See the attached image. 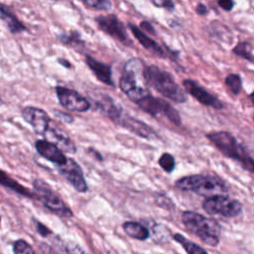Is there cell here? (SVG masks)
Masks as SVG:
<instances>
[{
    "label": "cell",
    "mask_w": 254,
    "mask_h": 254,
    "mask_svg": "<svg viewBox=\"0 0 254 254\" xmlns=\"http://www.w3.org/2000/svg\"><path fill=\"white\" fill-rule=\"evenodd\" d=\"M145 67L140 59H131L125 64L119 79L120 89L135 103L150 94L144 76Z\"/></svg>",
    "instance_id": "1"
},
{
    "label": "cell",
    "mask_w": 254,
    "mask_h": 254,
    "mask_svg": "<svg viewBox=\"0 0 254 254\" xmlns=\"http://www.w3.org/2000/svg\"><path fill=\"white\" fill-rule=\"evenodd\" d=\"M145 80L148 86L153 87L168 99L177 103H185L188 100L186 91L176 82L168 71L157 65H148L144 71Z\"/></svg>",
    "instance_id": "2"
},
{
    "label": "cell",
    "mask_w": 254,
    "mask_h": 254,
    "mask_svg": "<svg viewBox=\"0 0 254 254\" xmlns=\"http://www.w3.org/2000/svg\"><path fill=\"white\" fill-rule=\"evenodd\" d=\"M176 187L185 191H192L198 195L210 197L228 191L226 183L216 175L196 174L183 177L176 182Z\"/></svg>",
    "instance_id": "3"
},
{
    "label": "cell",
    "mask_w": 254,
    "mask_h": 254,
    "mask_svg": "<svg viewBox=\"0 0 254 254\" xmlns=\"http://www.w3.org/2000/svg\"><path fill=\"white\" fill-rule=\"evenodd\" d=\"M206 138L227 158L238 162L243 169L253 173V159L236 138L229 132L217 131L206 134Z\"/></svg>",
    "instance_id": "4"
},
{
    "label": "cell",
    "mask_w": 254,
    "mask_h": 254,
    "mask_svg": "<svg viewBox=\"0 0 254 254\" xmlns=\"http://www.w3.org/2000/svg\"><path fill=\"white\" fill-rule=\"evenodd\" d=\"M182 221L190 232L195 234L205 244L209 246H216L218 244L221 227L215 219L187 210L182 213Z\"/></svg>",
    "instance_id": "5"
},
{
    "label": "cell",
    "mask_w": 254,
    "mask_h": 254,
    "mask_svg": "<svg viewBox=\"0 0 254 254\" xmlns=\"http://www.w3.org/2000/svg\"><path fill=\"white\" fill-rule=\"evenodd\" d=\"M33 188L34 196H36L48 209L62 216H72V211L45 181L40 179L35 180L33 182Z\"/></svg>",
    "instance_id": "6"
},
{
    "label": "cell",
    "mask_w": 254,
    "mask_h": 254,
    "mask_svg": "<svg viewBox=\"0 0 254 254\" xmlns=\"http://www.w3.org/2000/svg\"><path fill=\"white\" fill-rule=\"evenodd\" d=\"M136 104L143 111L153 117H158L159 115H162L165 116L174 125L180 126L182 124V119L179 111L166 100L154 97L151 93L137 101Z\"/></svg>",
    "instance_id": "7"
},
{
    "label": "cell",
    "mask_w": 254,
    "mask_h": 254,
    "mask_svg": "<svg viewBox=\"0 0 254 254\" xmlns=\"http://www.w3.org/2000/svg\"><path fill=\"white\" fill-rule=\"evenodd\" d=\"M202 208L209 214L234 217L240 214L242 204L237 199L231 198L225 194H217L206 197L202 202Z\"/></svg>",
    "instance_id": "8"
},
{
    "label": "cell",
    "mask_w": 254,
    "mask_h": 254,
    "mask_svg": "<svg viewBox=\"0 0 254 254\" xmlns=\"http://www.w3.org/2000/svg\"><path fill=\"white\" fill-rule=\"evenodd\" d=\"M95 21L105 34L112 37L125 46H132V40L129 38L125 25L117 18L116 15H100L95 18Z\"/></svg>",
    "instance_id": "9"
},
{
    "label": "cell",
    "mask_w": 254,
    "mask_h": 254,
    "mask_svg": "<svg viewBox=\"0 0 254 254\" xmlns=\"http://www.w3.org/2000/svg\"><path fill=\"white\" fill-rule=\"evenodd\" d=\"M55 90L61 105L68 111L85 112L91 108V103L88 99L74 89L57 85Z\"/></svg>",
    "instance_id": "10"
},
{
    "label": "cell",
    "mask_w": 254,
    "mask_h": 254,
    "mask_svg": "<svg viewBox=\"0 0 254 254\" xmlns=\"http://www.w3.org/2000/svg\"><path fill=\"white\" fill-rule=\"evenodd\" d=\"M59 173L78 192H86L88 190L83 171L79 164L71 158H67L66 162L58 166Z\"/></svg>",
    "instance_id": "11"
},
{
    "label": "cell",
    "mask_w": 254,
    "mask_h": 254,
    "mask_svg": "<svg viewBox=\"0 0 254 254\" xmlns=\"http://www.w3.org/2000/svg\"><path fill=\"white\" fill-rule=\"evenodd\" d=\"M183 85L185 87V90L202 105L214 109L223 108V102L219 100L215 95L207 91L205 88H203L196 81L192 79H185L183 81Z\"/></svg>",
    "instance_id": "12"
},
{
    "label": "cell",
    "mask_w": 254,
    "mask_h": 254,
    "mask_svg": "<svg viewBox=\"0 0 254 254\" xmlns=\"http://www.w3.org/2000/svg\"><path fill=\"white\" fill-rule=\"evenodd\" d=\"M43 136L46 141L55 144L64 152L70 154H74L76 152V146L73 141L69 138L67 133L58 126L53 120Z\"/></svg>",
    "instance_id": "13"
},
{
    "label": "cell",
    "mask_w": 254,
    "mask_h": 254,
    "mask_svg": "<svg viewBox=\"0 0 254 254\" xmlns=\"http://www.w3.org/2000/svg\"><path fill=\"white\" fill-rule=\"evenodd\" d=\"M22 116L24 120L33 127L34 131L42 136L52 122V119L45 110L34 106L25 107L22 110Z\"/></svg>",
    "instance_id": "14"
},
{
    "label": "cell",
    "mask_w": 254,
    "mask_h": 254,
    "mask_svg": "<svg viewBox=\"0 0 254 254\" xmlns=\"http://www.w3.org/2000/svg\"><path fill=\"white\" fill-rule=\"evenodd\" d=\"M116 124L121 125L122 127L128 129L132 133L136 134L139 137H142L147 140H155L158 139L157 133L145 122L140 121L136 118H133L129 115L122 114L116 121Z\"/></svg>",
    "instance_id": "15"
},
{
    "label": "cell",
    "mask_w": 254,
    "mask_h": 254,
    "mask_svg": "<svg viewBox=\"0 0 254 254\" xmlns=\"http://www.w3.org/2000/svg\"><path fill=\"white\" fill-rule=\"evenodd\" d=\"M35 148L39 155L58 166H62L66 162L67 157L58 146L53 143L46 140H37L35 143Z\"/></svg>",
    "instance_id": "16"
},
{
    "label": "cell",
    "mask_w": 254,
    "mask_h": 254,
    "mask_svg": "<svg viewBox=\"0 0 254 254\" xmlns=\"http://www.w3.org/2000/svg\"><path fill=\"white\" fill-rule=\"evenodd\" d=\"M85 64L99 81H101L104 84L114 86L111 65L101 63L89 55L85 56Z\"/></svg>",
    "instance_id": "17"
},
{
    "label": "cell",
    "mask_w": 254,
    "mask_h": 254,
    "mask_svg": "<svg viewBox=\"0 0 254 254\" xmlns=\"http://www.w3.org/2000/svg\"><path fill=\"white\" fill-rule=\"evenodd\" d=\"M128 27L130 29V31L132 32V34L135 36V38L138 40L139 44L148 52H150L151 54L160 57V58H165V52L163 50V48L152 38H150L146 33L142 32L140 30L139 27L135 26L134 24L129 23Z\"/></svg>",
    "instance_id": "18"
},
{
    "label": "cell",
    "mask_w": 254,
    "mask_h": 254,
    "mask_svg": "<svg viewBox=\"0 0 254 254\" xmlns=\"http://www.w3.org/2000/svg\"><path fill=\"white\" fill-rule=\"evenodd\" d=\"M95 104H96V108L100 110L104 115H106L113 122H115L123 114V109L121 105L117 104L107 94H102L99 97V99L95 101Z\"/></svg>",
    "instance_id": "19"
},
{
    "label": "cell",
    "mask_w": 254,
    "mask_h": 254,
    "mask_svg": "<svg viewBox=\"0 0 254 254\" xmlns=\"http://www.w3.org/2000/svg\"><path fill=\"white\" fill-rule=\"evenodd\" d=\"M123 229L127 235L137 240H146L150 236L149 229L143 224L135 221H126L123 223Z\"/></svg>",
    "instance_id": "20"
},
{
    "label": "cell",
    "mask_w": 254,
    "mask_h": 254,
    "mask_svg": "<svg viewBox=\"0 0 254 254\" xmlns=\"http://www.w3.org/2000/svg\"><path fill=\"white\" fill-rule=\"evenodd\" d=\"M0 14H1L2 18L4 19L6 25L11 33H20L26 29V27L12 13L11 9L1 3H0Z\"/></svg>",
    "instance_id": "21"
},
{
    "label": "cell",
    "mask_w": 254,
    "mask_h": 254,
    "mask_svg": "<svg viewBox=\"0 0 254 254\" xmlns=\"http://www.w3.org/2000/svg\"><path fill=\"white\" fill-rule=\"evenodd\" d=\"M0 185L16 191L17 193H19L21 195H24V196H27V197H33L34 196L33 192H31L28 189H26L25 187L20 185L17 181H15L11 177H9L3 171H0Z\"/></svg>",
    "instance_id": "22"
},
{
    "label": "cell",
    "mask_w": 254,
    "mask_h": 254,
    "mask_svg": "<svg viewBox=\"0 0 254 254\" xmlns=\"http://www.w3.org/2000/svg\"><path fill=\"white\" fill-rule=\"evenodd\" d=\"M173 237L186 249L188 254H207V252L202 247L190 241L180 233H176Z\"/></svg>",
    "instance_id": "23"
},
{
    "label": "cell",
    "mask_w": 254,
    "mask_h": 254,
    "mask_svg": "<svg viewBox=\"0 0 254 254\" xmlns=\"http://www.w3.org/2000/svg\"><path fill=\"white\" fill-rule=\"evenodd\" d=\"M253 48L250 42H239L233 49H232V53L235 54L236 56L250 62L253 63Z\"/></svg>",
    "instance_id": "24"
},
{
    "label": "cell",
    "mask_w": 254,
    "mask_h": 254,
    "mask_svg": "<svg viewBox=\"0 0 254 254\" xmlns=\"http://www.w3.org/2000/svg\"><path fill=\"white\" fill-rule=\"evenodd\" d=\"M60 41L64 45L72 48H82L84 46V41L81 39L80 34L77 31H70L67 35L62 34L60 36Z\"/></svg>",
    "instance_id": "25"
},
{
    "label": "cell",
    "mask_w": 254,
    "mask_h": 254,
    "mask_svg": "<svg viewBox=\"0 0 254 254\" xmlns=\"http://www.w3.org/2000/svg\"><path fill=\"white\" fill-rule=\"evenodd\" d=\"M225 84L228 89L235 95H238L242 88L241 77L237 73H230L225 78Z\"/></svg>",
    "instance_id": "26"
},
{
    "label": "cell",
    "mask_w": 254,
    "mask_h": 254,
    "mask_svg": "<svg viewBox=\"0 0 254 254\" xmlns=\"http://www.w3.org/2000/svg\"><path fill=\"white\" fill-rule=\"evenodd\" d=\"M158 163L161 166V168L167 173H172L175 170V167H176L175 158L170 153L162 154V156L159 158Z\"/></svg>",
    "instance_id": "27"
},
{
    "label": "cell",
    "mask_w": 254,
    "mask_h": 254,
    "mask_svg": "<svg viewBox=\"0 0 254 254\" xmlns=\"http://www.w3.org/2000/svg\"><path fill=\"white\" fill-rule=\"evenodd\" d=\"M82 4L86 7L103 11H109L112 8V3L107 0H84Z\"/></svg>",
    "instance_id": "28"
},
{
    "label": "cell",
    "mask_w": 254,
    "mask_h": 254,
    "mask_svg": "<svg viewBox=\"0 0 254 254\" xmlns=\"http://www.w3.org/2000/svg\"><path fill=\"white\" fill-rule=\"evenodd\" d=\"M13 251L15 254H35L31 245L23 239H19L13 244Z\"/></svg>",
    "instance_id": "29"
},
{
    "label": "cell",
    "mask_w": 254,
    "mask_h": 254,
    "mask_svg": "<svg viewBox=\"0 0 254 254\" xmlns=\"http://www.w3.org/2000/svg\"><path fill=\"white\" fill-rule=\"evenodd\" d=\"M65 251L67 254H88L81 246L73 242H69L66 244Z\"/></svg>",
    "instance_id": "30"
},
{
    "label": "cell",
    "mask_w": 254,
    "mask_h": 254,
    "mask_svg": "<svg viewBox=\"0 0 254 254\" xmlns=\"http://www.w3.org/2000/svg\"><path fill=\"white\" fill-rule=\"evenodd\" d=\"M153 5L159 8H164L168 11H173L175 9V3L171 0H152Z\"/></svg>",
    "instance_id": "31"
},
{
    "label": "cell",
    "mask_w": 254,
    "mask_h": 254,
    "mask_svg": "<svg viewBox=\"0 0 254 254\" xmlns=\"http://www.w3.org/2000/svg\"><path fill=\"white\" fill-rule=\"evenodd\" d=\"M54 114H55V116H57L58 119H61V120H63V121L65 122V123H71V122L73 121L72 116H70V115L67 114V113H64V112H62V111L56 110V111L54 112Z\"/></svg>",
    "instance_id": "32"
},
{
    "label": "cell",
    "mask_w": 254,
    "mask_h": 254,
    "mask_svg": "<svg viewBox=\"0 0 254 254\" xmlns=\"http://www.w3.org/2000/svg\"><path fill=\"white\" fill-rule=\"evenodd\" d=\"M217 4L219 5L220 8H222L224 11H231L233 9V6L235 5V3L233 1L230 0H220L217 2Z\"/></svg>",
    "instance_id": "33"
},
{
    "label": "cell",
    "mask_w": 254,
    "mask_h": 254,
    "mask_svg": "<svg viewBox=\"0 0 254 254\" xmlns=\"http://www.w3.org/2000/svg\"><path fill=\"white\" fill-rule=\"evenodd\" d=\"M140 27H141V31L142 32H147V33H150V34H153V35H155L156 33H155V29L153 28V26L151 25V23H149V22H147V21H142L141 22V25H140Z\"/></svg>",
    "instance_id": "34"
},
{
    "label": "cell",
    "mask_w": 254,
    "mask_h": 254,
    "mask_svg": "<svg viewBox=\"0 0 254 254\" xmlns=\"http://www.w3.org/2000/svg\"><path fill=\"white\" fill-rule=\"evenodd\" d=\"M36 229L42 236H47L51 233V230L39 221H36Z\"/></svg>",
    "instance_id": "35"
},
{
    "label": "cell",
    "mask_w": 254,
    "mask_h": 254,
    "mask_svg": "<svg viewBox=\"0 0 254 254\" xmlns=\"http://www.w3.org/2000/svg\"><path fill=\"white\" fill-rule=\"evenodd\" d=\"M195 13L197 15H199V16H204V15H206L208 13V8L204 4L198 3L196 5V7H195Z\"/></svg>",
    "instance_id": "36"
},
{
    "label": "cell",
    "mask_w": 254,
    "mask_h": 254,
    "mask_svg": "<svg viewBox=\"0 0 254 254\" xmlns=\"http://www.w3.org/2000/svg\"><path fill=\"white\" fill-rule=\"evenodd\" d=\"M58 62H59V64H60L61 65L64 66V67H66V68H70V67H71V64H70L68 61H66L65 59H58Z\"/></svg>",
    "instance_id": "37"
},
{
    "label": "cell",
    "mask_w": 254,
    "mask_h": 254,
    "mask_svg": "<svg viewBox=\"0 0 254 254\" xmlns=\"http://www.w3.org/2000/svg\"><path fill=\"white\" fill-rule=\"evenodd\" d=\"M3 104V101H2V99H1V97H0V105H2Z\"/></svg>",
    "instance_id": "38"
},
{
    "label": "cell",
    "mask_w": 254,
    "mask_h": 254,
    "mask_svg": "<svg viewBox=\"0 0 254 254\" xmlns=\"http://www.w3.org/2000/svg\"><path fill=\"white\" fill-rule=\"evenodd\" d=\"M0 220H1V217H0Z\"/></svg>",
    "instance_id": "39"
}]
</instances>
